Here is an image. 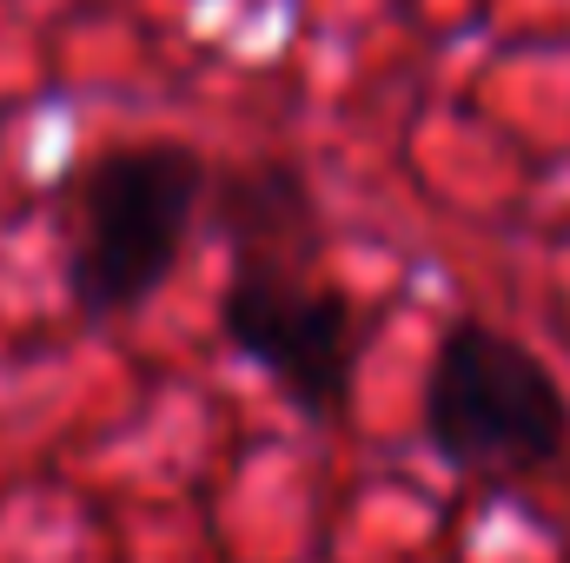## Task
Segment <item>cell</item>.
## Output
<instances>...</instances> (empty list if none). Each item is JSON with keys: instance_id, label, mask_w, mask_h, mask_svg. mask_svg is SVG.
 I'll list each match as a JSON object with an SVG mask.
<instances>
[{"instance_id": "cell-1", "label": "cell", "mask_w": 570, "mask_h": 563, "mask_svg": "<svg viewBox=\"0 0 570 563\" xmlns=\"http://www.w3.org/2000/svg\"><path fill=\"white\" fill-rule=\"evenodd\" d=\"M431 457L471 484H518L570 451V398L551 365L484 318H451L419 405Z\"/></svg>"}, {"instance_id": "cell-4", "label": "cell", "mask_w": 570, "mask_h": 563, "mask_svg": "<svg viewBox=\"0 0 570 563\" xmlns=\"http://www.w3.org/2000/svg\"><path fill=\"white\" fill-rule=\"evenodd\" d=\"M0 127H7V113H0Z\"/></svg>"}, {"instance_id": "cell-2", "label": "cell", "mask_w": 570, "mask_h": 563, "mask_svg": "<svg viewBox=\"0 0 570 563\" xmlns=\"http://www.w3.org/2000/svg\"><path fill=\"white\" fill-rule=\"evenodd\" d=\"M213 172L179 140H120L107 146L73 206L67 292L87 318H127L173 279L193 213Z\"/></svg>"}, {"instance_id": "cell-3", "label": "cell", "mask_w": 570, "mask_h": 563, "mask_svg": "<svg viewBox=\"0 0 570 563\" xmlns=\"http://www.w3.org/2000/svg\"><path fill=\"white\" fill-rule=\"evenodd\" d=\"M219 325L305 418H338L358 372V305L332 279L298 273L279 253H239L219 292Z\"/></svg>"}]
</instances>
